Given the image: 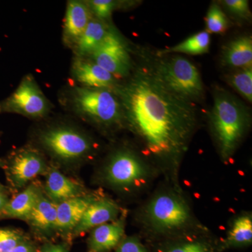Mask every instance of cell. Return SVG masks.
Wrapping results in <instances>:
<instances>
[{"instance_id": "6da1fadb", "label": "cell", "mask_w": 252, "mask_h": 252, "mask_svg": "<svg viewBox=\"0 0 252 252\" xmlns=\"http://www.w3.org/2000/svg\"><path fill=\"white\" fill-rule=\"evenodd\" d=\"M115 89L142 153L171 175L178 187V169L198 124L196 106L170 91L150 64L136 68L128 82Z\"/></svg>"}, {"instance_id": "7a4b0ae2", "label": "cell", "mask_w": 252, "mask_h": 252, "mask_svg": "<svg viewBox=\"0 0 252 252\" xmlns=\"http://www.w3.org/2000/svg\"><path fill=\"white\" fill-rule=\"evenodd\" d=\"M210 121L220 158L223 161H228L234 155L250 127V111L233 94L216 88Z\"/></svg>"}, {"instance_id": "3957f363", "label": "cell", "mask_w": 252, "mask_h": 252, "mask_svg": "<svg viewBox=\"0 0 252 252\" xmlns=\"http://www.w3.org/2000/svg\"><path fill=\"white\" fill-rule=\"evenodd\" d=\"M142 219L154 233L172 235L193 229L195 223L191 210L180 194L162 192L144 207Z\"/></svg>"}, {"instance_id": "277c9868", "label": "cell", "mask_w": 252, "mask_h": 252, "mask_svg": "<svg viewBox=\"0 0 252 252\" xmlns=\"http://www.w3.org/2000/svg\"><path fill=\"white\" fill-rule=\"evenodd\" d=\"M149 64L162 82L175 94L194 104L204 99L200 72L189 60L180 56H164Z\"/></svg>"}, {"instance_id": "5b68a950", "label": "cell", "mask_w": 252, "mask_h": 252, "mask_svg": "<svg viewBox=\"0 0 252 252\" xmlns=\"http://www.w3.org/2000/svg\"><path fill=\"white\" fill-rule=\"evenodd\" d=\"M73 99L79 112L101 125H115L124 119L122 102L112 89L77 88Z\"/></svg>"}, {"instance_id": "8992f818", "label": "cell", "mask_w": 252, "mask_h": 252, "mask_svg": "<svg viewBox=\"0 0 252 252\" xmlns=\"http://www.w3.org/2000/svg\"><path fill=\"white\" fill-rule=\"evenodd\" d=\"M150 175L148 165L142 157L126 149L116 152L104 170L109 185L128 191L143 188Z\"/></svg>"}, {"instance_id": "52a82bcc", "label": "cell", "mask_w": 252, "mask_h": 252, "mask_svg": "<svg viewBox=\"0 0 252 252\" xmlns=\"http://www.w3.org/2000/svg\"><path fill=\"white\" fill-rule=\"evenodd\" d=\"M41 142L51 153L64 160L80 158L92 149L90 140L86 136L67 127L47 131L41 136Z\"/></svg>"}, {"instance_id": "ba28073f", "label": "cell", "mask_w": 252, "mask_h": 252, "mask_svg": "<svg viewBox=\"0 0 252 252\" xmlns=\"http://www.w3.org/2000/svg\"><path fill=\"white\" fill-rule=\"evenodd\" d=\"M91 57L94 63L115 78L128 75L132 69L130 57L125 45L112 31L109 32Z\"/></svg>"}, {"instance_id": "9c48e42d", "label": "cell", "mask_w": 252, "mask_h": 252, "mask_svg": "<svg viewBox=\"0 0 252 252\" xmlns=\"http://www.w3.org/2000/svg\"><path fill=\"white\" fill-rule=\"evenodd\" d=\"M5 104L11 112L33 118L43 117L49 109L47 99L31 76L23 79Z\"/></svg>"}, {"instance_id": "30bf717a", "label": "cell", "mask_w": 252, "mask_h": 252, "mask_svg": "<svg viewBox=\"0 0 252 252\" xmlns=\"http://www.w3.org/2000/svg\"><path fill=\"white\" fill-rule=\"evenodd\" d=\"M119 210L117 204L110 199H95L88 207L80 221L73 230L74 234H81L91 228L117 220Z\"/></svg>"}, {"instance_id": "8fae6325", "label": "cell", "mask_w": 252, "mask_h": 252, "mask_svg": "<svg viewBox=\"0 0 252 252\" xmlns=\"http://www.w3.org/2000/svg\"><path fill=\"white\" fill-rule=\"evenodd\" d=\"M45 170V162L39 154L32 151H25L14 158L9 174L14 185L21 187Z\"/></svg>"}, {"instance_id": "7c38bea8", "label": "cell", "mask_w": 252, "mask_h": 252, "mask_svg": "<svg viewBox=\"0 0 252 252\" xmlns=\"http://www.w3.org/2000/svg\"><path fill=\"white\" fill-rule=\"evenodd\" d=\"M125 232V220H116L95 227L88 241L89 252H109L122 241Z\"/></svg>"}, {"instance_id": "4fadbf2b", "label": "cell", "mask_w": 252, "mask_h": 252, "mask_svg": "<svg viewBox=\"0 0 252 252\" xmlns=\"http://www.w3.org/2000/svg\"><path fill=\"white\" fill-rule=\"evenodd\" d=\"M74 73L84 87L112 89L117 86L116 78L93 61L77 59L74 64Z\"/></svg>"}, {"instance_id": "5bb4252c", "label": "cell", "mask_w": 252, "mask_h": 252, "mask_svg": "<svg viewBox=\"0 0 252 252\" xmlns=\"http://www.w3.org/2000/svg\"><path fill=\"white\" fill-rule=\"evenodd\" d=\"M92 18L89 6L79 1L67 3L64 25V36L69 43L77 44Z\"/></svg>"}, {"instance_id": "9a60e30c", "label": "cell", "mask_w": 252, "mask_h": 252, "mask_svg": "<svg viewBox=\"0 0 252 252\" xmlns=\"http://www.w3.org/2000/svg\"><path fill=\"white\" fill-rule=\"evenodd\" d=\"M95 198L89 195H79L57 204L56 228L62 230H74L84 212Z\"/></svg>"}, {"instance_id": "2e32d148", "label": "cell", "mask_w": 252, "mask_h": 252, "mask_svg": "<svg viewBox=\"0 0 252 252\" xmlns=\"http://www.w3.org/2000/svg\"><path fill=\"white\" fill-rule=\"evenodd\" d=\"M220 61L223 65L232 68L252 67V39L250 36L235 38L223 46Z\"/></svg>"}, {"instance_id": "e0dca14e", "label": "cell", "mask_w": 252, "mask_h": 252, "mask_svg": "<svg viewBox=\"0 0 252 252\" xmlns=\"http://www.w3.org/2000/svg\"><path fill=\"white\" fill-rule=\"evenodd\" d=\"M45 189L50 200L57 204L79 196L82 190L80 186L55 169L48 173Z\"/></svg>"}, {"instance_id": "ac0fdd59", "label": "cell", "mask_w": 252, "mask_h": 252, "mask_svg": "<svg viewBox=\"0 0 252 252\" xmlns=\"http://www.w3.org/2000/svg\"><path fill=\"white\" fill-rule=\"evenodd\" d=\"M27 220L39 231L54 230L57 225V203L41 195Z\"/></svg>"}, {"instance_id": "d6986e66", "label": "cell", "mask_w": 252, "mask_h": 252, "mask_svg": "<svg viewBox=\"0 0 252 252\" xmlns=\"http://www.w3.org/2000/svg\"><path fill=\"white\" fill-rule=\"evenodd\" d=\"M110 32L104 21L91 18L85 31L79 38L76 49L80 56H91Z\"/></svg>"}, {"instance_id": "ffe728a7", "label": "cell", "mask_w": 252, "mask_h": 252, "mask_svg": "<svg viewBox=\"0 0 252 252\" xmlns=\"http://www.w3.org/2000/svg\"><path fill=\"white\" fill-rule=\"evenodd\" d=\"M41 195L36 186H29L12 200H9L2 212L7 217L27 220Z\"/></svg>"}, {"instance_id": "44dd1931", "label": "cell", "mask_w": 252, "mask_h": 252, "mask_svg": "<svg viewBox=\"0 0 252 252\" xmlns=\"http://www.w3.org/2000/svg\"><path fill=\"white\" fill-rule=\"evenodd\" d=\"M252 242V217L246 213L233 220L224 242L225 248H238L251 245Z\"/></svg>"}, {"instance_id": "7402d4cb", "label": "cell", "mask_w": 252, "mask_h": 252, "mask_svg": "<svg viewBox=\"0 0 252 252\" xmlns=\"http://www.w3.org/2000/svg\"><path fill=\"white\" fill-rule=\"evenodd\" d=\"M210 44L211 37L210 34L207 31H202L187 38L177 45L159 51L157 55L158 56H162L172 53L190 55L206 54L210 49Z\"/></svg>"}, {"instance_id": "603a6c76", "label": "cell", "mask_w": 252, "mask_h": 252, "mask_svg": "<svg viewBox=\"0 0 252 252\" xmlns=\"http://www.w3.org/2000/svg\"><path fill=\"white\" fill-rule=\"evenodd\" d=\"M225 81L243 98L252 102V67L238 69L225 75Z\"/></svg>"}, {"instance_id": "cb8c5ba5", "label": "cell", "mask_w": 252, "mask_h": 252, "mask_svg": "<svg viewBox=\"0 0 252 252\" xmlns=\"http://www.w3.org/2000/svg\"><path fill=\"white\" fill-rule=\"evenodd\" d=\"M207 32L210 33L221 34L228 28V20L220 6L216 3L210 6L205 17Z\"/></svg>"}, {"instance_id": "d4e9b609", "label": "cell", "mask_w": 252, "mask_h": 252, "mask_svg": "<svg viewBox=\"0 0 252 252\" xmlns=\"http://www.w3.org/2000/svg\"><path fill=\"white\" fill-rule=\"evenodd\" d=\"M164 252H213L211 245L203 240H190L170 245Z\"/></svg>"}, {"instance_id": "484cf974", "label": "cell", "mask_w": 252, "mask_h": 252, "mask_svg": "<svg viewBox=\"0 0 252 252\" xmlns=\"http://www.w3.org/2000/svg\"><path fill=\"white\" fill-rule=\"evenodd\" d=\"M24 241V237L17 230L0 228V252H9Z\"/></svg>"}, {"instance_id": "4316f807", "label": "cell", "mask_w": 252, "mask_h": 252, "mask_svg": "<svg viewBox=\"0 0 252 252\" xmlns=\"http://www.w3.org/2000/svg\"><path fill=\"white\" fill-rule=\"evenodd\" d=\"M225 9L239 19L250 21L252 13L248 0H225L222 1Z\"/></svg>"}, {"instance_id": "83f0119b", "label": "cell", "mask_w": 252, "mask_h": 252, "mask_svg": "<svg viewBox=\"0 0 252 252\" xmlns=\"http://www.w3.org/2000/svg\"><path fill=\"white\" fill-rule=\"evenodd\" d=\"M86 4L89 6L91 13L95 15L96 18L102 21L110 17L117 5L116 1L112 0H94L87 1Z\"/></svg>"}, {"instance_id": "f1b7e54d", "label": "cell", "mask_w": 252, "mask_h": 252, "mask_svg": "<svg viewBox=\"0 0 252 252\" xmlns=\"http://www.w3.org/2000/svg\"><path fill=\"white\" fill-rule=\"evenodd\" d=\"M117 252H147L140 240L136 237H127L120 242Z\"/></svg>"}, {"instance_id": "f546056e", "label": "cell", "mask_w": 252, "mask_h": 252, "mask_svg": "<svg viewBox=\"0 0 252 252\" xmlns=\"http://www.w3.org/2000/svg\"><path fill=\"white\" fill-rule=\"evenodd\" d=\"M40 252H68L64 245L59 244H46Z\"/></svg>"}, {"instance_id": "4dcf8cb0", "label": "cell", "mask_w": 252, "mask_h": 252, "mask_svg": "<svg viewBox=\"0 0 252 252\" xmlns=\"http://www.w3.org/2000/svg\"><path fill=\"white\" fill-rule=\"evenodd\" d=\"M9 252H36L34 248L28 243L27 242L24 241L22 243L18 245L14 249H13L11 251Z\"/></svg>"}, {"instance_id": "1f68e13d", "label": "cell", "mask_w": 252, "mask_h": 252, "mask_svg": "<svg viewBox=\"0 0 252 252\" xmlns=\"http://www.w3.org/2000/svg\"><path fill=\"white\" fill-rule=\"evenodd\" d=\"M9 200L4 193H0V212H2Z\"/></svg>"}, {"instance_id": "d6a6232c", "label": "cell", "mask_w": 252, "mask_h": 252, "mask_svg": "<svg viewBox=\"0 0 252 252\" xmlns=\"http://www.w3.org/2000/svg\"><path fill=\"white\" fill-rule=\"evenodd\" d=\"M5 190V187L4 186L1 185V184H0V193H3Z\"/></svg>"}, {"instance_id": "836d02e7", "label": "cell", "mask_w": 252, "mask_h": 252, "mask_svg": "<svg viewBox=\"0 0 252 252\" xmlns=\"http://www.w3.org/2000/svg\"><path fill=\"white\" fill-rule=\"evenodd\" d=\"M1 165H2V162L0 160V166H1Z\"/></svg>"}]
</instances>
